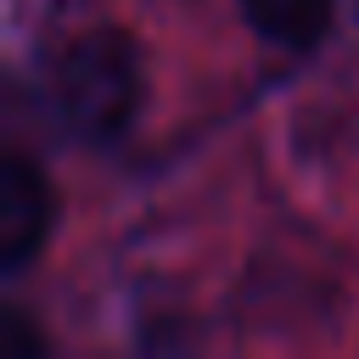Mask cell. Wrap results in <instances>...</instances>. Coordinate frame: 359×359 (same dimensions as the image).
I'll list each match as a JSON object with an SVG mask.
<instances>
[{
	"label": "cell",
	"mask_w": 359,
	"mask_h": 359,
	"mask_svg": "<svg viewBox=\"0 0 359 359\" xmlns=\"http://www.w3.org/2000/svg\"><path fill=\"white\" fill-rule=\"evenodd\" d=\"M45 101H50V118L79 146H112L118 135H129V123L146 107L140 45L112 22L73 34L45 73Z\"/></svg>",
	"instance_id": "1"
},
{
	"label": "cell",
	"mask_w": 359,
	"mask_h": 359,
	"mask_svg": "<svg viewBox=\"0 0 359 359\" xmlns=\"http://www.w3.org/2000/svg\"><path fill=\"white\" fill-rule=\"evenodd\" d=\"M56 230V185L50 174L22 157V151H6L0 157V275H22L45 241Z\"/></svg>",
	"instance_id": "2"
},
{
	"label": "cell",
	"mask_w": 359,
	"mask_h": 359,
	"mask_svg": "<svg viewBox=\"0 0 359 359\" xmlns=\"http://www.w3.org/2000/svg\"><path fill=\"white\" fill-rule=\"evenodd\" d=\"M331 11H337V0H241L247 28L280 50H309L331 28Z\"/></svg>",
	"instance_id": "3"
}]
</instances>
